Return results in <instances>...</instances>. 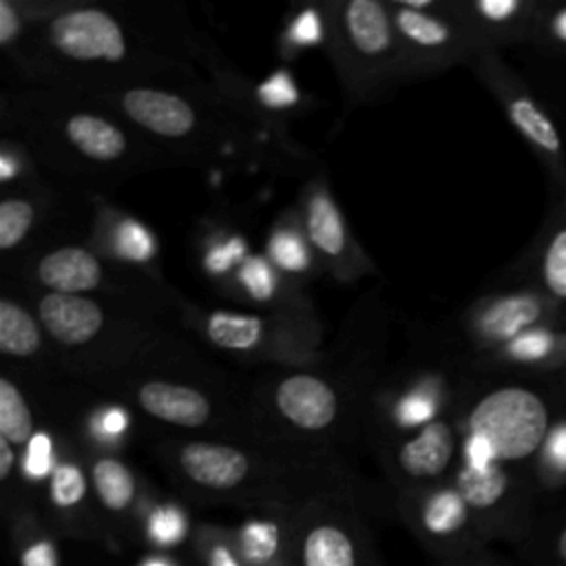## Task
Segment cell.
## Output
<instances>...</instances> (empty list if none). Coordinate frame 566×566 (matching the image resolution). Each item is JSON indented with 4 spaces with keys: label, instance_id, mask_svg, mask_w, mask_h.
Wrapping results in <instances>:
<instances>
[{
    "label": "cell",
    "instance_id": "6da1fadb",
    "mask_svg": "<svg viewBox=\"0 0 566 566\" xmlns=\"http://www.w3.org/2000/svg\"><path fill=\"white\" fill-rule=\"evenodd\" d=\"M157 458L175 489L195 504L263 511L329 495L360 502L356 482L334 455L265 440L177 438L161 442Z\"/></svg>",
    "mask_w": 566,
    "mask_h": 566
},
{
    "label": "cell",
    "instance_id": "7a4b0ae2",
    "mask_svg": "<svg viewBox=\"0 0 566 566\" xmlns=\"http://www.w3.org/2000/svg\"><path fill=\"white\" fill-rule=\"evenodd\" d=\"M290 566H385L354 497H314L294 509Z\"/></svg>",
    "mask_w": 566,
    "mask_h": 566
},
{
    "label": "cell",
    "instance_id": "3957f363",
    "mask_svg": "<svg viewBox=\"0 0 566 566\" xmlns=\"http://www.w3.org/2000/svg\"><path fill=\"white\" fill-rule=\"evenodd\" d=\"M553 424V409L544 394L504 385L480 394L464 411L460 436L486 444L493 462L511 464L535 455Z\"/></svg>",
    "mask_w": 566,
    "mask_h": 566
},
{
    "label": "cell",
    "instance_id": "277c9868",
    "mask_svg": "<svg viewBox=\"0 0 566 566\" xmlns=\"http://www.w3.org/2000/svg\"><path fill=\"white\" fill-rule=\"evenodd\" d=\"M272 427L268 442L332 455V444L343 422V396L338 387L316 371H290L268 387Z\"/></svg>",
    "mask_w": 566,
    "mask_h": 566
},
{
    "label": "cell",
    "instance_id": "5b68a950",
    "mask_svg": "<svg viewBox=\"0 0 566 566\" xmlns=\"http://www.w3.org/2000/svg\"><path fill=\"white\" fill-rule=\"evenodd\" d=\"M402 71H440L484 53L455 2H389Z\"/></svg>",
    "mask_w": 566,
    "mask_h": 566
},
{
    "label": "cell",
    "instance_id": "8992f818",
    "mask_svg": "<svg viewBox=\"0 0 566 566\" xmlns=\"http://www.w3.org/2000/svg\"><path fill=\"white\" fill-rule=\"evenodd\" d=\"M471 64L480 80L486 84V88L500 102L511 126L539 159L544 172L548 175V184L551 190L555 192V199L564 197L566 146L553 115L546 111V106L533 93V88L497 55V51H486L478 55Z\"/></svg>",
    "mask_w": 566,
    "mask_h": 566
},
{
    "label": "cell",
    "instance_id": "52a82bcc",
    "mask_svg": "<svg viewBox=\"0 0 566 566\" xmlns=\"http://www.w3.org/2000/svg\"><path fill=\"white\" fill-rule=\"evenodd\" d=\"M332 29L340 69L354 77V86H374L402 71L389 2H343L332 18Z\"/></svg>",
    "mask_w": 566,
    "mask_h": 566
},
{
    "label": "cell",
    "instance_id": "ba28073f",
    "mask_svg": "<svg viewBox=\"0 0 566 566\" xmlns=\"http://www.w3.org/2000/svg\"><path fill=\"white\" fill-rule=\"evenodd\" d=\"M460 447L458 424L442 416L407 436L385 442L380 462L394 495L449 482L458 469L455 458Z\"/></svg>",
    "mask_w": 566,
    "mask_h": 566
},
{
    "label": "cell",
    "instance_id": "9c48e42d",
    "mask_svg": "<svg viewBox=\"0 0 566 566\" xmlns=\"http://www.w3.org/2000/svg\"><path fill=\"white\" fill-rule=\"evenodd\" d=\"M539 325H566V307L526 283L480 298L467 318L473 345L486 356Z\"/></svg>",
    "mask_w": 566,
    "mask_h": 566
},
{
    "label": "cell",
    "instance_id": "30bf717a",
    "mask_svg": "<svg viewBox=\"0 0 566 566\" xmlns=\"http://www.w3.org/2000/svg\"><path fill=\"white\" fill-rule=\"evenodd\" d=\"M394 509L431 559L444 562L464 555L462 546L473 520L451 480L424 491L398 493L394 495Z\"/></svg>",
    "mask_w": 566,
    "mask_h": 566
},
{
    "label": "cell",
    "instance_id": "8fae6325",
    "mask_svg": "<svg viewBox=\"0 0 566 566\" xmlns=\"http://www.w3.org/2000/svg\"><path fill=\"white\" fill-rule=\"evenodd\" d=\"M46 44L75 64H119L128 57L122 22L99 7H71L55 13L44 29Z\"/></svg>",
    "mask_w": 566,
    "mask_h": 566
},
{
    "label": "cell",
    "instance_id": "7c38bea8",
    "mask_svg": "<svg viewBox=\"0 0 566 566\" xmlns=\"http://www.w3.org/2000/svg\"><path fill=\"white\" fill-rule=\"evenodd\" d=\"M86 469L106 539L128 542L144 535L148 506L135 471L106 451L93 453Z\"/></svg>",
    "mask_w": 566,
    "mask_h": 566
},
{
    "label": "cell",
    "instance_id": "4fadbf2b",
    "mask_svg": "<svg viewBox=\"0 0 566 566\" xmlns=\"http://www.w3.org/2000/svg\"><path fill=\"white\" fill-rule=\"evenodd\" d=\"M135 407L150 420L186 431H223L226 416L208 389L168 376H146L130 387Z\"/></svg>",
    "mask_w": 566,
    "mask_h": 566
},
{
    "label": "cell",
    "instance_id": "5bb4252c",
    "mask_svg": "<svg viewBox=\"0 0 566 566\" xmlns=\"http://www.w3.org/2000/svg\"><path fill=\"white\" fill-rule=\"evenodd\" d=\"M44 515L60 537L77 542L106 539L95 506L88 469L73 455L57 458L51 475L46 478Z\"/></svg>",
    "mask_w": 566,
    "mask_h": 566
},
{
    "label": "cell",
    "instance_id": "9a60e30c",
    "mask_svg": "<svg viewBox=\"0 0 566 566\" xmlns=\"http://www.w3.org/2000/svg\"><path fill=\"white\" fill-rule=\"evenodd\" d=\"M544 2L546 0H469L455 2V7L486 53L509 44H531Z\"/></svg>",
    "mask_w": 566,
    "mask_h": 566
},
{
    "label": "cell",
    "instance_id": "2e32d148",
    "mask_svg": "<svg viewBox=\"0 0 566 566\" xmlns=\"http://www.w3.org/2000/svg\"><path fill=\"white\" fill-rule=\"evenodd\" d=\"M117 104L137 128L157 139L184 142L199 130L197 108L186 97L164 88L133 86L119 93Z\"/></svg>",
    "mask_w": 566,
    "mask_h": 566
},
{
    "label": "cell",
    "instance_id": "e0dca14e",
    "mask_svg": "<svg viewBox=\"0 0 566 566\" xmlns=\"http://www.w3.org/2000/svg\"><path fill=\"white\" fill-rule=\"evenodd\" d=\"M38 321L46 336L64 349L88 347L111 327L108 310L84 294L44 292L38 301Z\"/></svg>",
    "mask_w": 566,
    "mask_h": 566
},
{
    "label": "cell",
    "instance_id": "ac0fdd59",
    "mask_svg": "<svg viewBox=\"0 0 566 566\" xmlns=\"http://www.w3.org/2000/svg\"><path fill=\"white\" fill-rule=\"evenodd\" d=\"M2 515L18 566H62L60 535L29 493L18 491L2 497Z\"/></svg>",
    "mask_w": 566,
    "mask_h": 566
},
{
    "label": "cell",
    "instance_id": "d6986e66",
    "mask_svg": "<svg viewBox=\"0 0 566 566\" xmlns=\"http://www.w3.org/2000/svg\"><path fill=\"white\" fill-rule=\"evenodd\" d=\"M524 265L526 285L537 287L566 307V195L555 199Z\"/></svg>",
    "mask_w": 566,
    "mask_h": 566
},
{
    "label": "cell",
    "instance_id": "ffe728a7",
    "mask_svg": "<svg viewBox=\"0 0 566 566\" xmlns=\"http://www.w3.org/2000/svg\"><path fill=\"white\" fill-rule=\"evenodd\" d=\"M199 327L212 347L239 356L268 354L276 343L283 340L279 321L256 314L212 310L201 314Z\"/></svg>",
    "mask_w": 566,
    "mask_h": 566
},
{
    "label": "cell",
    "instance_id": "44dd1931",
    "mask_svg": "<svg viewBox=\"0 0 566 566\" xmlns=\"http://www.w3.org/2000/svg\"><path fill=\"white\" fill-rule=\"evenodd\" d=\"M303 223H305V234L312 248L323 256L325 265H332L338 272L343 270L354 272L356 245L349 239V232L338 206L334 203L332 195L325 188L318 186L307 195Z\"/></svg>",
    "mask_w": 566,
    "mask_h": 566
},
{
    "label": "cell",
    "instance_id": "7402d4cb",
    "mask_svg": "<svg viewBox=\"0 0 566 566\" xmlns=\"http://www.w3.org/2000/svg\"><path fill=\"white\" fill-rule=\"evenodd\" d=\"M35 279L46 292L84 294L104 285V265L95 252L82 245H62L35 261Z\"/></svg>",
    "mask_w": 566,
    "mask_h": 566
},
{
    "label": "cell",
    "instance_id": "603a6c76",
    "mask_svg": "<svg viewBox=\"0 0 566 566\" xmlns=\"http://www.w3.org/2000/svg\"><path fill=\"white\" fill-rule=\"evenodd\" d=\"M489 358L520 371H559L566 367V325L533 327L489 354Z\"/></svg>",
    "mask_w": 566,
    "mask_h": 566
},
{
    "label": "cell",
    "instance_id": "cb8c5ba5",
    "mask_svg": "<svg viewBox=\"0 0 566 566\" xmlns=\"http://www.w3.org/2000/svg\"><path fill=\"white\" fill-rule=\"evenodd\" d=\"M62 137L77 155L95 164H117L128 155V135L93 111L69 113L62 119Z\"/></svg>",
    "mask_w": 566,
    "mask_h": 566
},
{
    "label": "cell",
    "instance_id": "d4e9b609",
    "mask_svg": "<svg viewBox=\"0 0 566 566\" xmlns=\"http://www.w3.org/2000/svg\"><path fill=\"white\" fill-rule=\"evenodd\" d=\"M451 482L464 500L471 520L497 509L511 491V475L500 462L486 467H469L460 462Z\"/></svg>",
    "mask_w": 566,
    "mask_h": 566
},
{
    "label": "cell",
    "instance_id": "484cf974",
    "mask_svg": "<svg viewBox=\"0 0 566 566\" xmlns=\"http://www.w3.org/2000/svg\"><path fill=\"white\" fill-rule=\"evenodd\" d=\"M0 349L9 358H33L42 349V325L13 298H0Z\"/></svg>",
    "mask_w": 566,
    "mask_h": 566
},
{
    "label": "cell",
    "instance_id": "4316f807",
    "mask_svg": "<svg viewBox=\"0 0 566 566\" xmlns=\"http://www.w3.org/2000/svg\"><path fill=\"white\" fill-rule=\"evenodd\" d=\"M35 436V420L20 385L2 376L0 378V438L9 440L15 449H22Z\"/></svg>",
    "mask_w": 566,
    "mask_h": 566
},
{
    "label": "cell",
    "instance_id": "83f0119b",
    "mask_svg": "<svg viewBox=\"0 0 566 566\" xmlns=\"http://www.w3.org/2000/svg\"><path fill=\"white\" fill-rule=\"evenodd\" d=\"M192 553L199 566H248L237 551L232 526L201 522L192 528Z\"/></svg>",
    "mask_w": 566,
    "mask_h": 566
},
{
    "label": "cell",
    "instance_id": "f1b7e54d",
    "mask_svg": "<svg viewBox=\"0 0 566 566\" xmlns=\"http://www.w3.org/2000/svg\"><path fill=\"white\" fill-rule=\"evenodd\" d=\"M440 402H442V389L436 385H418L396 400L391 409V422L400 431H416L440 416Z\"/></svg>",
    "mask_w": 566,
    "mask_h": 566
},
{
    "label": "cell",
    "instance_id": "f546056e",
    "mask_svg": "<svg viewBox=\"0 0 566 566\" xmlns=\"http://www.w3.org/2000/svg\"><path fill=\"white\" fill-rule=\"evenodd\" d=\"M35 221V206L24 197H7L0 203V248L13 250L31 232Z\"/></svg>",
    "mask_w": 566,
    "mask_h": 566
},
{
    "label": "cell",
    "instance_id": "4dcf8cb0",
    "mask_svg": "<svg viewBox=\"0 0 566 566\" xmlns=\"http://www.w3.org/2000/svg\"><path fill=\"white\" fill-rule=\"evenodd\" d=\"M531 44L555 57H566V2H544Z\"/></svg>",
    "mask_w": 566,
    "mask_h": 566
},
{
    "label": "cell",
    "instance_id": "1f68e13d",
    "mask_svg": "<svg viewBox=\"0 0 566 566\" xmlns=\"http://www.w3.org/2000/svg\"><path fill=\"white\" fill-rule=\"evenodd\" d=\"M270 256L285 272H303L310 265V254L303 237L292 228L274 230L270 237Z\"/></svg>",
    "mask_w": 566,
    "mask_h": 566
},
{
    "label": "cell",
    "instance_id": "d6a6232c",
    "mask_svg": "<svg viewBox=\"0 0 566 566\" xmlns=\"http://www.w3.org/2000/svg\"><path fill=\"white\" fill-rule=\"evenodd\" d=\"M113 248L128 261L142 263L155 254V241L150 232L135 219H124L117 223L113 234Z\"/></svg>",
    "mask_w": 566,
    "mask_h": 566
},
{
    "label": "cell",
    "instance_id": "836d02e7",
    "mask_svg": "<svg viewBox=\"0 0 566 566\" xmlns=\"http://www.w3.org/2000/svg\"><path fill=\"white\" fill-rule=\"evenodd\" d=\"M239 283L245 294L256 303H268L274 298L276 279L270 263L263 256H248L239 268Z\"/></svg>",
    "mask_w": 566,
    "mask_h": 566
},
{
    "label": "cell",
    "instance_id": "e575fe53",
    "mask_svg": "<svg viewBox=\"0 0 566 566\" xmlns=\"http://www.w3.org/2000/svg\"><path fill=\"white\" fill-rule=\"evenodd\" d=\"M55 451L53 442L44 431H35L31 442L24 447L22 458V478L27 480H46L55 467Z\"/></svg>",
    "mask_w": 566,
    "mask_h": 566
},
{
    "label": "cell",
    "instance_id": "d590c367",
    "mask_svg": "<svg viewBox=\"0 0 566 566\" xmlns=\"http://www.w3.org/2000/svg\"><path fill=\"white\" fill-rule=\"evenodd\" d=\"M259 99L270 108H287L298 104V91L292 82V77L285 71L272 73L261 86H259Z\"/></svg>",
    "mask_w": 566,
    "mask_h": 566
},
{
    "label": "cell",
    "instance_id": "8d00e7d4",
    "mask_svg": "<svg viewBox=\"0 0 566 566\" xmlns=\"http://www.w3.org/2000/svg\"><path fill=\"white\" fill-rule=\"evenodd\" d=\"M537 453L546 467H551L555 471L566 469V418L553 420Z\"/></svg>",
    "mask_w": 566,
    "mask_h": 566
},
{
    "label": "cell",
    "instance_id": "74e56055",
    "mask_svg": "<svg viewBox=\"0 0 566 566\" xmlns=\"http://www.w3.org/2000/svg\"><path fill=\"white\" fill-rule=\"evenodd\" d=\"M243 252H245V245L239 237H232L228 239L226 243H219V245H212L206 256H203V265L210 274H223L228 272L237 261L243 259Z\"/></svg>",
    "mask_w": 566,
    "mask_h": 566
},
{
    "label": "cell",
    "instance_id": "f35d334b",
    "mask_svg": "<svg viewBox=\"0 0 566 566\" xmlns=\"http://www.w3.org/2000/svg\"><path fill=\"white\" fill-rule=\"evenodd\" d=\"M287 35L301 46L316 44L323 38V18L318 15L316 9H305L294 18V22L287 29Z\"/></svg>",
    "mask_w": 566,
    "mask_h": 566
},
{
    "label": "cell",
    "instance_id": "ab89813d",
    "mask_svg": "<svg viewBox=\"0 0 566 566\" xmlns=\"http://www.w3.org/2000/svg\"><path fill=\"white\" fill-rule=\"evenodd\" d=\"M128 427V413L122 407H108L93 416V429L99 440H117Z\"/></svg>",
    "mask_w": 566,
    "mask_h": 566
},
{
    "label": "cell",
    "instance_id": "60d3db41",
    "mask_svg": "<svg viewBox=\"0 0 566 566\" xmlns=\"http://www.w3.org/2000/svg\"><path fill=\"white\" fill-rule=\"evenodd\" d=\"M22 13L11 0H0V44L9 46L20 38Z\"/></svg>",
    "mask_w": 566,
    "mask_h": 566
},
{
    "label": "cell",
    "instance_id": "b9f144b4",
    "mask_svg": "<svg viewBox=\"0 0 566 566\" xmlns=\"http://www.w3.org/2000/svg\"><path fill=\"white\" fill-rule=\"evenodd\" d=\"M139 566H172V564L166 559V555H153V559H146Z\"/></svg>",
    "mask_w": 566,
    "mask_h": 566
},
{
    "label": "cell",
    "instance_id": "7bdbcfd3",
    "mask_svg": "<svg viewBox=\"0 0 566 566\" xmlns=\"http://www.w3.org/2000/svg\"><path fill=\"white\" fill-rule=\"evenodd\" d=\"M559 553H562V557L566 559V528H564L562 535H559Z\"/></svg>",
    "mask_w": 566,
    "mask_h": 566
}]
</instances>
